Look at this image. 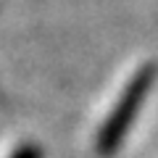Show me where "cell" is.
I'll return each instance as SVG.
<instances>
[{
    "label": "cell",
    "mask_w": 158,
    "mask_h": 158,
    "mask_svg": "<svg viewBox=\"0 0 158 158\" xmlns=\"http://www.w3.org/2000/svg\"><path fill=\"white\" fill-rule=\"evenodd\" d=\"M13 158H42V150H40L37 145H24Z\"/></svg>",
    "instance_id": "7a4b0ae2"
},
{
    "label": "cell",
    "mask_w": 158,
    "mask_h": 158,
    "mask_svg": "<svg viewBox=\"0 0 158 158\" xmlns=\"http://www.w3.org/2000/svg\"><path fill=\"white\" fill-rule=\"evenodd\" d=\"M156 74H158V69L153 66V63H148V66H142L140 71L129 79V85H127L118 106L113 108V113L106 118V124H103L100 135H98V153H100L103 158L113 156V153L118 150V145H121V140L127 137L135 116L140 113V106H142V100H145V95L150 92V85H153V79H156Z\"/></svg>",
    "instance_id": "6da1fadb"
}]
</instances>
